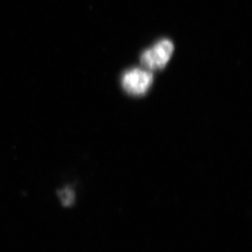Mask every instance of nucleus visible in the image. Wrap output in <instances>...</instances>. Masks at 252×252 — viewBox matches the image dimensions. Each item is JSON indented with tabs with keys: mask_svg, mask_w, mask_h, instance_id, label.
Segmentation results:
<instances>
[{
	"mask_svg": "<svg viewBox=\"0 0 252 252\" xmlns=\"http://www.w3.org/2000/svg\"><path fill=\"white\" fill-rule=\"evenodd\" d=\"M154 82L153 73L145 68L126 70L122 76V87L132 96H142L150 90Z\"/></svg>",
	"mask_w": 252,
	"mask_h": 252,
	"instance_id": "f03ea898",
	"label": "nucleus"
},
{
	"mask_svg": "<svg viewBox=\"0 0 252 252\" xmlns=\"http://www.w3.org/2000/svg\"><path fill=\"white\" fill-rule=\"evenodd\" d=\"M173 53V43L168 38H162L141 53L140 63L150 71L160 70L167 66Z\"/></svg>",
	"mask_w": 252,
	"mask_h": 252,
	"instance_id": "f257e3e1",
	"label": "nucleus"
},
{
	"mask_svg": "<svg viewBox=\"0 0 252 252\" xmlns=\"http://www.w3.org/2000/svg\"><path fill=\"white\" fill-rule=\"evenodd\" d=\"M58 197L64 207H70L75 199V193L72 189L65 187L58 191Z\"/></svg>",
	"mask_w": 252,
	"mask_h": 252,
	"instance_id": "7ed1b4c3",
	"label": "nucleus"
}]
</instances>
